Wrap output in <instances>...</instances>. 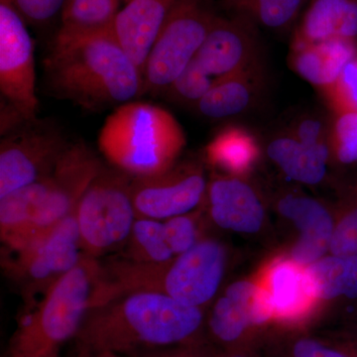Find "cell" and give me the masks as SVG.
<instances>
[{"label": "cell", "mask_w": 357, "mask_h": 357, "mask_svg": "<svg viewBox=\"0 0 357 357\" xmlns=\"http://www.w3.org/2000/svg\"><path fill=\"white\" fill-rule=\"evenodd\" d=\"M44 70L52 95L89 112L119 107L144 93L142 74L112 27L88 32L59 30Z\"/></svg>", "instance_id": "cell-1"}, {"label": "cell", "mask_w": 357, "mask_h": 357, "mask_svg": "<svg viewBox=\"0 0 357 357\" xmlns=\"http://www.w3.org/2000/svg\"><path fill=\"white\" fill-rule=\"evenodd\" d=\"M201 307L165 294L134 291L91 310L77 333L82 349L128 354L188 342L203 325Z\"/></svg>", "instance_id": "cell-2"}, {"label": "cell", "mask_w": 357, "mask_h": 357, "mask_svg": "<svg viewBox=\"0 0 357 357\" xmlns=\"http://www.w3.org/2000/svg\"><path fill=\"white\" fill-rule=\"evenodd\" d=\"M185 145L184 130L172 114L140 102L116 107L98 135L103 156L132 178L166 172L175 165Z\"/></svg>", "instance_id": "cell-3"}, {"label": "cell", "mask_w": 357, "mask_h": 357, "mask_svg": "<svg viewBox=\"0 0 357 357\" xmlns=\"http://www.w3.org/2000/svg\"><path fill=\"white\" fill-rule=\"evenodd\" d=\"M105 269L86 255L44 294L21 326L13 352L25 357H58L61 345L77 335L86 314L100 304Z\"/></svg>", "instance_id": "cell-4"}, {"label": "cell", "mask_w": 357, "mask_h": 357, "mask_svg": "<svg viewBox=\"0 0 357 357\" xmlns=\"http://www.w3.org/2000/svg\"><path fill=\"white\" fill-rule=\"evenodd\" d=\"M225 253L220 243L199 241L183 255L163 264H143L121 258L107 264L112 290L116 295L134 291L165 294L182 304L201 307L217 294Z\"/></svg>", "instance_id": "cell-5"}, {"label": "cell", "mask_w": 357, "mask_h": 357, "mask_svg": "<svg viewBox=\"0 0 357 357\" xmlns=\"http://www.w3.org/2000/svg\"><path fill=\"white\" fill-rule=\"evenodd\" d=\"M132 178L103 167L79 199L75 215L84 255L98 258L128 243L137 218Z\"/></svg>", "instance_id": "cell-6"}, {"label": "cell", "mask_w": 357, "mask_h": 357, "mask_svg": "<svg viewBox=\"0 0 357 357\" xmlns=\"http://www.w3.org/2000/svg\"><path fill=\"white\" fill-rule=\"evenodd\" d=\"M218 17L204 0L176 2L147 59L144 93L157 96L168 91L201 48Z\"/></svg>", "instance_id": "cell-7"}, {"label": "cell", "mask_w": 357, "mask_h": 357, "mask_svg": "<svg viewBox=\"0 0 357 357\" xmlns=\"http://www.w3.org/2000/svg\"><path fill=\"white\" fill-rule=\"evenodd\" d=\"M260 62L255 26L218 16L201 48L178 79L185 91L204 96L215 82Z\"/></svg>", "instance_id": "cell-8"}, {"label": "cell", "mask_w": 357, "mask_h": 357, "mask_svg": "<svg viewBox=\"0 0 357 357\" xmlns=\"http://www.w3.org/2000/svg\"><path fill=\"white\" fill-rule=\"evenodd\" d=\"M70 143L55 126L25 121L0 144V199L53 172Z\"/></svg>", "instance_id": "cell-9"}, {"label": "cell", "mask_w": 357, "mask_h": 357, "mask_svg": "<svg viewBox=\"0 0 357 357\" xmlns=\"http://www.w3.org/2000/svg\"><path fill=\"white\" fill-rule=\"evenodd\" d=\"M75 213L53 229L11 251L14 257L9 262V271L28 297L34 293H46L86 256Z\"/></svg>", "instance_id": "cell-10"}, {"label": "cell", "mask_w": 357, "mask_h": 357, "mask_svg": "<svg viewBox=\"0 0 357 357\" xmlns=\"http://www.w3.org/2000/svg\"><path fill=\"white\" fill-rule=\"evenodd\" d=\"M0 91L4 107L23 121L38 119L33 40L8 0H0Z\"/></svg>", "instance_id": "cell-11"}, {"label": "cell", "mask_w": 357, "mask_h": 357, "mask_svg": "<svg viewBox=\"0 0 357 357\" xmlns=\"http://www.w3.org/2000/svg\"><path fill=\"white\" fill-rule=\"evenodd\" d=\"M102 168L100 160L86 144H70L52 172L53 184L38 213L24 231L6 248L16 250L72 215Z\"/></svg>", "instance_id": "cell-12"}, {"label": "cell", "mask_w": 357, "mask_h": 357, "mask_svg": "<svg viewBox=\"0 0 357 357\" xmlns=\"http://www.w3.org/2000/svg\"><path fill=\"white\" fill-rule=\"evenodd\" d=\"M206 187L203 171L189 163L151 177L133 178L131 189L137 218L166 220L185 215L206 197Z\"/></svg>", "instance_id": "cell-13"}, {"label": "cell", "mask_w": 357, "mask_h": 357, "mask_svg": "<svg viewBox=\"0 0 357 357\" xmlns=\"http://www.w3.org/2000/svg\"><path fill=\"white\" fill-rule=\"evenodd\" d=\"M177 1L126 0L115 16L112 25L115 38L142 76L150 52Z\"/></svg>", "instance_id": "cell-14"}, {"label": "cell", "mask_w": 357, "mask_h": 357, "mask_svg": "<svg viewBox=\"0 0 357 357\" xmlns=\"http://www.w3.org/2000/svg\"><path fill=\"white\" fill-rule=\"evenodd\" d=\"M273 314L269 294L248 282H236L215 303L208 326L218 342L234 344L251 326L261 325Z\"/></svg>", "instance_id": "cell-15"}, {"label": "cell", "mask_w": 357, "mask_h": 357, "mask_svg": "<svg viewBox=\"0 0 357 357\" xmlns=\"http://www.w3.org/2000/svg\"><path fill=\"white\" fill-rule=\"evenodd\" d=\"M213 222L225 229L252 234L261 227L264 208L255 190L237 176L217 177L206 187Z\"/></svg>", "instance_id": "cell-16"}, {"label": "cell", "mask_w": 357, "mask_h": 357, "mask_svg": "<svg viewBox=\"0 0 357 357\" xmlns=\"http://www.w3.org/2000/svg\"><path fill=\"white\" fill-rule=\"evenodd\" d=\"M283 217L292 220L301 230V237L293 249V258L301 265L312 264L330 249L333 220L325 206L316 199L288 194L278 202Z\"/></svg>", "instance_id": "cell-17"}, {"label": "cell", "mask_w": 357, "mask_h": 357, "mask_svg": "<svg viewBox=\"0 0 357 357\" xmlns=\"http://www.w3.org/2000/svg\"><path fill=\"white\" fill-rule=\"evenodd\" d=\"M264 88L261 62L218 79L195 105L202 116L223 119L250 109Z\"/></svg>", "instance_id": "cell-18"}, {"label": "cell", "mask_w": 357, "mask_h": 357, "mask_svg": "<svg viewBox=\"0 0 357 357\" xmlns=\"http://www.w3.org/2000/svg\"><path fill=\"white\" fill-rule=\"evenodd\" d=\"M357 38V0H311L294 33L291 48Z\"/></svg>", "instance_id": "cell-19"}, {"label": "cell", "mask_w": 357, "mask_h": 357, "mask_svg": "<svg viewBox=\"0 0 357 357\" xmlns=\"http://www.w3.org/2000/svg\"><path fill=\"white\" fill-rule=\"evenodd\" d=\"M356 55V40H330L290 48L289 65L298 76L321 91L335 83Z\"/></svg>", "instance_id": "cell-20"}, {"label": "cell", "mask_w": 357, "mask_h": 357, "mask_svg": "<svg viewBox=\"0 0 357 357\" xmlns=\"http://www.w3.org/2000/svg\"><path fill=\"white\" fill-rule=\"evenodd\" d=\"M274 135L268 143L267 154L282 172L306 185H317L324 180L330 151L307 146L285 129Z\"/></svg>", "instance_id": "cell-21"}, {"label": "cell", "mask_w": 357, "mask_h": 357, "mask_svg": "<svg viewBox=\"0 0 357 357\" xmlns=\"http://www.w3.org/2000/svg\"><path fill=\"white\" fill-rule=\"evenodd\" d=\"M259 153L255 134L238 126L220 129L206 147V157L213 165L237 177L250 170Z\"/></svg>", "instance_id": "cell-22"}, {"label": "cell", "mask_w": 357, "mask_h": 357, "mask_svg": "<svg viewBox=\"0 0 357 357\" xmlns=\"http://www.w3.org/2000/svg\"><path fill=\"white\" fill-rule=\"evenodd\" d=\"M52 173L0 199V230L3 243H13L31 222L50 192Z\"/></svg>", "instance_id": "cell-23"}, {"label": "cell", "mask_w": 357, "mask_h": 357, "mask_svg": "<svg viewBox=\"0 0 357 357\" xmlns=\"http://www.w3.org/2000/svg\"><path fill=\"white\" fill-rule=\"evenodd\" d=\"M305 0H222L231 16L256 26L282 30L292 24Z\"/></svg>", "instance_id": "cell-24"}, {"label": "cell", "mask_w": 357, "mask_h": 357, "mask_svg": "<svg viewBox=\"0 0 357 357\" xmlns=\"http://www.w3.org/2000/svg\"><path fill=\"white\" fill-rule=\"evenodd\" d=\"M123 258L143 264H163L171 261L175 255L167 243L163 220L137 218Z\"/></svg>", "instance_id": "cell-25"}, {"label": "cell", "mask_w": 357, "mask_h": 357, "mask_svg": "<svg viewBox=\"0 0 357 357\" xmlns=\"http://www.w3.org/2000/svg\"><path fill=\"white\" fill-rule=\"evenodd\" d=\"M270 284L272 307L279 316L292 317L299 314L307 306L309 296L312 295L306 273L291 263L277 265L272 271Z\"/></svg>", "instance_id": "cell-26"}, {"label": "cell", "mask_w": 357, "mask_h": 357, "mask_svg": "<svg viewBox=\"0 0 357 357\" xmlns=\"http://www.w3.org/2000/svg\"><path fill=\"white\" fill-rule=\"evenodd\" d=\"M124 0H66L61 31L88 32L112 27Z\"/></svg>", "instance_id": "cell-27"}, {"label": "cell", "mask_w": 357, "mask_h": 357, "mask_svg": "<svg viewBox=\"0 0 357 357\" xmlns=\"http://www.w3.org/2000/svg\"><path fill=\"white\" fill-rule=\"evenodd\" d=\"M331 154L342 164L357 162V112L332 114L330 128Z\"/></svg>", "instance_id": "cell-28"}, {"label": "cell", "mask_w": 357, "mask_h": 357, "mask_svg": "<svg viewBox=\"0 0 357 357\" xmlns=\"http://www.w3.org/2000/svg\"><path fill=\"white\" fill-rule=\"evenodd\" d=\"M319 93L332 114L357 112V55L347 63L337 81Z\"/></svg>", "instance_id": "cell-29"}, {"label": "cell", "mask_w": 357, "mask_h": 357, "mask_svg": "<svg viewBox=\"0 0 357 357\" xmlns=\"http://www.w3.org/2000/svg\"><path fill=\"white\" fill-rule=\"evenodd\" d=\"M331 117L305 112L294 117L285 130L310 147L330 151Z\"/></svg>", "instance_id": "cell-30"}, {"label": "cell", "mask_w": 357, "mask_h": 357, "mask_svg": "<svg viewBox=\"0 0 357 357\" xmlns=\"http://www.w3.org/2000/svg\"><path fill=\"white\" fill-rule=\"evenodd\" d=\"M167 243L176 256L187 252L198 241L196 223L190 215H178L164 220Z\"/></svg>", "instance_id": "cell-31"}, {"label": "cell", "mask_w": 357, "mask_h": 357, "mask_svg": "<svg viewBox=\"0 0 357 357\" xmlns=\"http://www.w3.org/2000/svg\"><path fill=\"white\" fill-rule=\"evenodd\" d=\"M26 23L42 25L62 13L66 0H8Z\"/></svg>", "instance_id": "cell-32"}, {"label": "cell", "mask_w": 357, "mask_h": 357, "mask_svg": "<svg viewBox=\"0 0 357 357\" xmlns=\"http://www.w3.org/2000/svg\"><path fill=\"white\" fill-rule=\"evenodd\" d=\"M330 250L338 257L357 255V206L345 213L333 229Z\"/></svg>", "instance_id": "cell-33"}, {"label": "cell", "mask_w": 357, "mask_h": 357, "mask_svg": "<svg viewBox=\"0 0 357 357\" xmlns=\"http://www.w3.org/2000/svg\"><path fill=\"white\" fill-rule=\"evenodd\" d=\"M293 357H351L347 351L333 349L312 338H301L293 347Z\"/></svg>", "instance_id": "cell-34"}, {"label": "cell", "mask_w": 357, "mask_h": 357, "mask_svg": "<svg viewBox=\"0 0 357 357\" xmlns=\"http://www.w3.org/2000/svg\"><path fill=\"white\" fill-rule=\"evenodd\" d=\"M79 357H121V354H114L109 351H93L89 349H82Z\"/></svg>", "instance_id": "cell-35"}, {"label": "cell", "mask_w": 357, "mask_h": 357, "mask_svg": "<svg viewBox=\"0 0 357 357\" xmlns=\"http://www.w3.org/2000/svg\"><path fill=\"white\" fill-rule=\"evenodd\" d=\"M148 357H199L191 352H171V354H152Z\"/></svg>", "instance_id": "cell-36"}, {"label": "cell", "mask_w": 357, "mask_h": 357, "mask_svg": "<svg viewBox=\"0 0 357 357\" xmlns=\"http://www.w3.org/2000/svg\"><path fill=\"white\" fill-rule=\"evenodd\" d=\"M349 356H351V357H357V351H354V349H351V351H349Z\"/></svg>", "instance_id": "cell-37"}, {"label": "cell", "mask_w": 357, "mask_h": 357, "mask_svg": "<svg viewBox=\"0 0 357 357\" xmlns=\"http://www.w3.org/2000/svg\"><path fill=\"white\" fill-rule=\"evenodd\" d=\"M13 357H25V356H21V354H16V352H13Z\"/></svg>", "instance_id": "cell-38"}, {"label": "cell", "mask_w": 357, "mask_h": 357, "mask_svg": "<svg viewBox=\"0 0 357 357\" xmlns=\"http://www.w3.org/2000/svg\"><path fill=\"white\" fill-rule=\"evenodd\" d=\"M126 0H124V2H126Z\"/></svg>", "instance_id": "cell-39"}]
</instances>
